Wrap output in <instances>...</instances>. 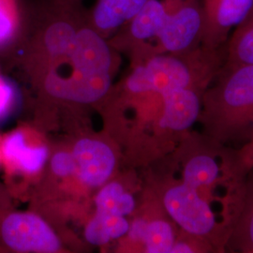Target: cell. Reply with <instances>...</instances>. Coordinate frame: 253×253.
<instances>
[{
	"label": "cell",
	"instance_id": "6da1fadb",
	"mask_svg": "<svg viewBox=\"0 0 253 253\" xmlns=\"http://www.w3.org/2000/svg\"><path fill=\"white\" fill-rule=\"evenodd\" d=\"M201 133L219 145L247 141L253 133V64L223 65L204 92Z\"/></svg>",
	"mask_w": 253,
	"mask_h": 253
},
{
	"label": "cell",
	"instance_id": "7a4b0ae2",
	"mask_svg": "<svg viewBox=\"0 0 253 253\" xmlns=\"http://www.w3.org/2000/svg\"><path fill=\"white\" fill-rule=\"evenodd\" d=\"M227 43L218 48L201 45L179 54H156L138 64L126 79L133 94L164 95L183 88L207 89L226 61Z\"/></svg>",
	"mask_w": 253,
	"mask_h": 253
},
{
	"label": "cell",
	"instance_id": "3957f363",
	"mask_svg": "<svg viewBox=\"0 0 253 253\" xmlns=\"http://www.w3.org/2000/svg\"><path fill=\"white\" fill-rule=\"evenodd\" d=\"M163 205L180 230L206 239L217 253H226V223L217 219L212 205L198 191L181 180L165 189Z\"/></svg>",
	"mask_w": 253,
	"mask_h": 253
},
{
	"label": "cell",
	"instance_id": "277c9868",
	"mask_svg": "<svg viewBox=\"0 0 253 253\" xmlns=\"http://www.w3.org/2000/svg\"><path fill=\"white\" fill-rule=\"evenodd\" d=\"M223 145H217L201 132H188L185 138L182 181L209 204L221 203L215 191L218 187H225V179L221 167L220 152Z\"/></svg>",
	"mask_w": 253,
	"mask_h": 253
},
{
	"label": "cell",
	"instance_id": "5b68a950",
	"mask_svg": "<svg viewBox=\"0 0 253 253\" xmlns=\"http://www.w3.org/2000/svg\"><path fill=\"white\" fill-rule=\"evenodd\" d=\"M220 205L226 223V253H253V174L225 190Z\"/></svg>",
	"mask_w": 253,
	"mask_h": 253
},
{
	"label": "cell",
	"instance_id": "8992f818",
	"mask_svg": "<svg viewBox=\"0 0 253 253\" xmlns=\"http://www.w3.org/2000/svg\"><path fill=\"white\" fill-rule=\"evenodd\" d=\"M204 12L201 0H184L155 39L156 54H179L202 45Z\"/></svg>",
	"mask_w": 253,
	"mask_h": 253
},
{
	"label": "cell",
	"instance_id": "52a82bcc",
	"mask_svg": "<svg viewBox=\"0 0 253 253\" xmlns=\"http://www.w3.org/2000/svg\"><path fill=\"white\" fill-rule=\"evenodd\" d=\"M1 234L7 246L20 253H56L60 247L51 228L32 214L9 215L3 221Z\"/></svg>",
	"mask_w": 253,
	"mask_h": 253
},
{
	"label": "cell",
	"instance_id": "ba28073f",
	"mask_svg": "<svg viewBox=\"0 0 253 253\" xmlns=\"http://www.w3.org/2000/svg\"><path fill=\"white\" fill-rule=\"evenodd\" d=\"M65 73L50 69L44 78L45 90L54 98L80 103L101 99L111 85L110 74L90 75L74 70Z\"/></svg>",
	"mask_w": 253,
	"mask_h": 253
},
{
	"label": "cell",
	"instance_id": "9c48e42d",
	"mask_svg": "<svg viewBox=\"0 0 253 253\" xmlns=\"http://www.w3.org/2000/svg\"><path fill=\"white\" fill-rule=\"evenodd\" d=\"M202 45L218 48L226 44L231 30L240 25L253 8V0H203Z\"/></svg>",
	"mask_w": 253,
	"mask_h": 253
},
{
	"label": "cell",
	"instance_id": "30bf717a",
	"mask_svg": "<svg viewBox=\"0 0 253 253\" xmlns=\"http://www.w3.org/2000/svg\"><path fill=\"white\" fill-rule=\"evenodd\" d=\"M206 89L183 88L161 95L163 103V116L159 125L173 132H188L198 121L202 99Z\"/></svg>",
	"mask_w": 253,
	"mask_h": 253
},
{
	"label": "cell",
	"instance_id": "8fae6325",
	"mask_svg": "<svg viewBox=\"0 0 253 253\" xmlns=\"http://www.w3.org/2000/svg\"><path fill=\"white\" fill-rule=\"evenodd\" d=\"M73 157L79 166L82 180L91 187L102 185L116 165V158L111 148L96 140H80L74 146Z\"/></svg>",
	"mask_w": 253,
	"mask_h": 253
},
{
	"label": "cell",
	"instance_id": "7c38bea8",
	"mask_svg": "<svg viewBox=\"0 0 253 253\" xmlns=\"http://www.w3.org/2000/svg\"><path fill=\"white\" fill-rule=\"evenodd\" d=\"M148 0H98L88 17L100 35L123 27Z\"/></svg>",
	"mask_w": 253,
	"mask_h": 253
},
{
	"label": "cell",
	"instance_id": "4fadbf2b",
	"mask_svg": "<svg viewBox=\"0 0 253 253\" xmlns=\"http://www.w3.org/2000/svg\"><path fill=\"white\" fill-rule=\"evenodd\" d=\"M3 153L9 163L14 164L20 170L32 173L43 167L48 157V149L45 146H28L24 134L17 131L5 140Z\"/></svg>",
	"mask_w": 253,
	"mask_h": 253
},
{
	"label": "cell",
	"instance_id": "5bb4252c",
	"mask_svg": "<svg viewBox=\"0 0 253 253\" xmlns=\"http://www.w3.org/2000/svg\"><path fill=\"white\" fill-rule=\"evenodd\" d=\"M225 190L235 188L253 171V133L238 148L224 145L220 153Z\"/></svg>",
	"mask_w": 253,
	"mask_h": 253
},
{
	"label": "cell",
	"instance_id": "9a60e30c",
	"mask_svg": "<svg viewBox=\"0 0 253 253\" xmlns=\"http://www.w3.org/2000/svg\"><path fill=\"white\" fill-rule=\"evenodd\" d=\"M225 65L253 64V8L227 42Z\"/></svg>",
	"mask_w": 253,
	"mask_h": 253
},
{
	"label": "cell",
	"instance_id": "2e32d148",
	"mask_svg": "<svg viewBox=\"0 0 253 253\" xmlns=\"http://www.w3.org/2000/svg\"><path fill=\"white\" fill-rule=\"evenodd\" d=\"M97 212L125 217L135 208L132 195L125 192L123 187L117 182L106 185L96 197Z\"/></svg>",
	"mask_w": 253,
	"mask_h": 253
},
{
	"label": "cell",
	"instance_id": "e0dca14e",
	"mask_svg": "<svg viewBox=\"0 0 253 253\" xmlns=\"http://www.w3.org/2000/svg\"><path fill=\"white\" fill-rule=\"evenodd\" d=\"M176 236L171 223L164 219L147 222L144 245L146 253H170Z\"/></svg>",
	"mask_w": 253,
	"mask_h": 253
},
{
	"label": "cell",
	"instance_id": "ac0fdd59",
	"mask_svg": "<svg viewBox=\"0 0 253 253\" xmlns=\"http://www.w3.org/2000/svg\"><path fill=\"white\" fill-rule=\"evenodd\" d=\"M21 13L17 0H0V45L7 43L18 32Z\"/></svg>",
	"mask_w": 253,
	"mask_h": 253
},
{
	"label": "cell",
	"instance_id": "d6986e66",
	"mask_svg": "<svg viewBox=\"0 0 253 253\" xmlns=\"http://www.w3.org/2000/svg\"><path fill=\"white\" fill-rule=\"evenodd\" d=\"M181 232L183 236L175 238L170 253H217L214 247L206 239L182 230Z\"/></svg>",
	"mask_w": 253,
	"mask_h": 253
},
{
	"label": "cell",
	"instance_id": "ffe728a7",
	"mask_svg": "<svg viewBox=\"0 0 253 253\" xmlns=\"http://www.w3.org/2000/svg\"><path fill=\"white\" fill-rule=\"evenodd\" d=\"M84 236L90 244L96 246L106 244L111 240L105 224L98 213L85 228Z\"/></svg>",
	"mask_w": 253,
	"mask_h": 253
},
{
	"label": "cell",
	"instance_id": "44dd1931",
	"mask_svg": "<svg viewBox=\"0 0 253 253\" xmlns=\"http://www.w3.org/2000/svg\"><path fill=\"white\" fill-rule=\"evenodd\" d=\"M105 227L108 231L111 239H117L124 235H126L129 229V224L125 217L117 216V215H109V214H102L99 213Z\"/></svg>",
	"mask_w": 253,
	"mask_h": 253
},
{
	"label": "cell",
	"instance_id": "7402d4cb",
	"mask_svg": "<svg viewBox=\"0 0 253 253\" xmlns=\"http://www.w3.org/2000/svg\"><path fill=\"white\" fill-rule=\"evenodd\" d=\"M51 166L55 174L59 176H67L74 172L76 162L72 154L59 152L53 157Z\"/></svg>",
	"mask_w": 253,
	"mask_h": 253
},
{
	"label": "cell",
	"instance_id": "603a6c76",
	"mask_svg": "<svg viewBox=\"0 0 253 253\" xmlns=\"http://www.w3.org/2000/svg\"><path fill=\"white\" fill-rule=\"evenodd\" d=\"M12 95L13 93L10 85L0 81V116L9 108L12 100Z\"/></svg>",
	"mask_w": 253,
	"mask_h": 253
},
{
	"label": "cell",
	"instance_id": "cb8c5ba5",
	"mask_svg": "<svg viewBox=\"0 0 253 253\" xmlns=\"http://www.w3.org/2000/svg\"><path fill=\"white\" fill-rule=\"evenodd\" d=\"M147 221L142 218H138L132 223L131 226H129L128 229V234L132 240L134 241H139V242H144L145 238V228H146Z\"/></svg>",
	"mask_w": 253,
	"mask_h": 253
},
{
	"label": "cell",
	"instance_id": "d4e9b609",
	"mask_svg": "<svg viewBox=\"0 0 253 253\" xmlns=\"http://www.w3.org/2000/svg\"><path fill=\"white\" fill-rule=\"evenodd\" d=\"M69 1H72V2H76L77 0H69Z\"/></svg>",
	"mask_w": 253,
	"mask_h": 253
},
{
	"label": "cell",
	"instance_id": "484cf974",
	"mask_svg": "<svg viewBox=\"0 0 253 253\" xmlns=\"http://www.w3.org/2000/svg\"><path fill=\"white\" fill-rule=\"evenodd\" d=\"M251 173H253V172H251Z\"/></svg>",
	"mask_w": 253,
	"mask_h": 253
}]
</instances>
